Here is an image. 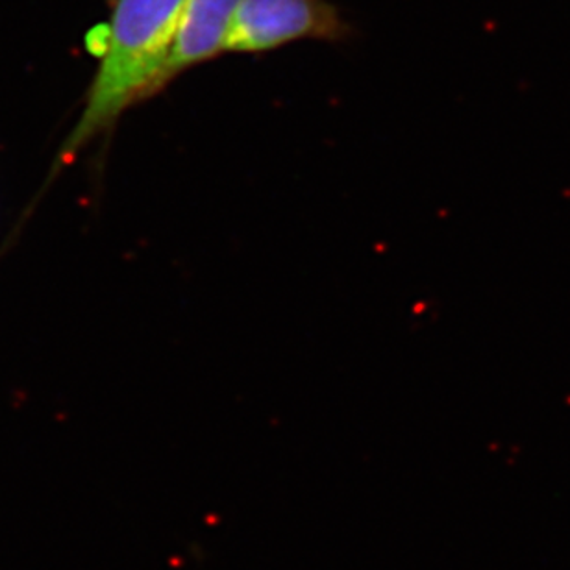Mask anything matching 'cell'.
Here are the masks:
<instances>
[{"instance_id":"7a4b0ae2","label":"cell","mask_w":570,"mask_h":570,"mask_svg":"<svg viewBox=\"0 0 570 570\" xmlns=\"http://www.w3.org/2000/svg\"><path fill=\"white\" fill-rule=\"evenodd\" d=\"M352 28L330 0H242L226 52L259 55L302 39L345 41Z\"/></svg>"},{"instance_id":"6da1fadb","label":"cell","mask_w":570,"mask_h":570,"mask_svg":"<svg viewBox=\"0 0 570 570\" xmlns=\"http://www.w3.org/2000/svg\"><path fill=\"white\" fill-rule=\"evenodd\" d=\"M186 0H117L106 24L100 63L83 110L67 136L55 169L86 145L110 134L134 106L161 94L165 63Z\"/></svg>"},{"instance_id":"3957f363","label":"cell","mask_w":570,"mask_h":570,"mask_svg":"<svg viewBox=\"0 0 570 570\" xmlns=\"http://www.w3.org/2000/svg\"><path fill=\"white\" fill-rule=\"evenodd\" d=\"M242 0H186L165 63V86L226 52L232 21Z\"/></svg>"}]
</instances>
